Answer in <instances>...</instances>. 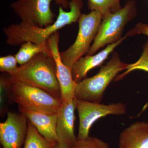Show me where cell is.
Returning a JSON list of instances; mask_svg holds the SVG:
<instances>
[{"mask_svg": "<svg viewBox=\"0 0 148 148\" xmlns=\"http://www.w3.org/2000/svg\"><path fill=\"white\" fill-rule=\"evenodd\" d=\"M83 5V0H71L69 11L64 10L63 8L59 6L58 15L55 22L45 28L22 21L5 27L3 32L6 38V43L12 47L27 42L36 44L47 43L48 38L59 29L77 21L82 14Z\"/></svg>", "mask_w": 148, "mask_h": 148, "instance_id": "cell-1", "label": "cell"}, {"mask_svg": "<svg viewBox=\"0 0 148 148\" xmlns=\"http://www.w3.org/2000/svg\"><path fill=\"white\" fill-rule=\"evenodd\" d=\"M10 76L24 84L38 88L61 100L55 61L51 54L40 53L18 66Z\"/></svg>", "mask_w": 148, "mask_h": 148, "instance_id": "cell-2", "label": "cell"}, {"mask_svg": "<svg viewBox=\"0 0 148 148\" xmlns=\"http://www.w3.org/2000/svg\"><path fill=\"white\" fill-rule=\"evenodd\" d=\"M128 64L121 61L118 53H113L112 58L94 76L85 78L77 83L75 98L82 101L101 103L106 88L119 73L126 70Z\"/></svg>", "mask_w": 148, "mask_h": 148, "instance_id": "cell-3", "label": "cell"}, {"mask_svg": "<svg viewBox=\"0 0 148 148\" xmlns=\"http://www.w3.org/2000/svg\"><path fill=\"white\" fill-rule=\"evenodd\" d=\"M7 77L11 101L18 106L29 110L49 113L58 112L62 107V100L45 90L12 78L9 74Z\"/></svg>", "mask_w": 148, "mask_h": 148, "instance_id": "cell-4", "label": "cell"}, {"mask_svg": "<svg viewBox=\"0 0 148 148\" xmlns=\"http://www.w3.org/2000/svg\"><path fill=\"white\" fill-rule=\"evenodd\" d=\"M136 2L129 0L119 10L107 14L103 18L98 34L87 56L93 55L100 48L119 40L127 23L137 15Z\"/></svg>", "mask_w": 148, "mask_h": 148, "instance_id": "cell-5", "label": "cell"}, {"mask_svg": "<svg viewBox=\"0 0 148 148\" xmlns=\"http://www.w3.org/2000/svg\"><path fill=\"white\" fill-rule=\"evenodd\" d=\"M103 18L101 13L97 11H92L88 14H81L77 21L79 31L75 41L68 49L60 52L64 65L72 69L75 62L88 52Z\"/></svg>", "mask_w": 148, "mask_h": 148, "instance_id": "cell-6", "label": "cell"}, {"mask_svg": "<svg viewBox=\"0 0 148 148\" xmlns=\"http://www.w3.org/2000/svg\"><path fill=\"white\" fill-rule=\"evenodd\" d=\"M53 1L64 9L69 7V0H16L10 6L21 21L45 28L55 21L56 14L51 8Z\"/></svg>", "mask_w": 148, "mask_h": 148, "instance_id": "cell-7", "label": "cell"}, {"mask_svg": "<svg viewBox=\"0 0 148 148\" xmlns=\"http://www.w3.org/2000/svg\"><path fill=\"white\" fill-rule=\"evenodd\" d=\"M74 101L79 118L78 140H83L88 138L92 124L101 118L109 115H123L126 112V106L121 103L106 105L75 98H74Z\"/></svg>", "mask_w": 148, "mask_h": 148, "instance_id": "cell-8", "label": "cell"}, {"mask_svg": "<svg viewBox=\"0 0 148 148\" xmlns=\"http://www.w3.org/2000/svg\"><path fill=\"white\" fill-rule=\"evenodd\" d=\"M60 34L56 32L48 38L47 43L50 53L55 61L56 75L61 88L63 103H70L74 100L77 83L74 80L72 69L64 65L60 56L58 49Z\"/></svg>", "mask_w": 148, "mask_h": 148, "instance_id": "cell-9", "label": "cell"}, {"mask_svg": "<svg viewBox=\"0 0 148 148\" xmlns=\"http://www.w3.org/2000/svg\"><path fill=\"white\" fill-rule=\"evenodd\" d=\"M5 121L0 123V141L2 148H21L25 143L28 119L23 114L8 112Z\"/></svg>", "mask_w": 148, "mask_h": 148, "instance_id": "cell-10", "label": "cell"}, {"mask_svg": "<svg viewBox=\"0 0 148 148\" xmlns=\"http://www.w3.org/2000/svg\"><path fill=\"white\" fill-rule=\"evenodd\" d=\"M19 112L23 114L47 140L54 143L59 142L56 132L58 112L49 113L29 110L18 106Z\"/></svg>", "mask_w": 148, "mask_h": 148, "instance_id": "cell-11", "label": "cell"}, {"mask_svg": "<svg viewBox=\"0 0 148 148\" xmlns=\"http://www.w3.org/2000/svg\"><path fill=\"white\" fill-rule=\"evenodd\" d=\"M127 38L125 36L116 42L108 45L106 48L95 55H86L79 58L72 68L74 80L78 83L86 78V75L90 70L101 66L108 58L110 53Z\"/></svg>", "mask_w": 148, "mask_h": 148, "instance_id": "cell-12", "label": "cell"}, {"mask_svg": "<svg viewBox=\"0 0 148 148\" xmlns=\"http://www.w3.org/2000/svg\"><path fill=\"white\" fill-rule=\"evenodd\" d=\"M75 109L74 99L70 103H63L57 115L56 129L59 141L71 147L77 140L74 130Z\"/></svg>", "mask_w": 148, "mask_h": 148, "instance_id": "cell-13", "label": "cell"}, {"mask_svg": "<svg viewBox=\"0 0 148 148\" xmlns=\"http://www.w3.org/2000/svg\"><path fill=\"white\" fill-rule=\"evenodd\" d=\"M119 148H148V122H136L122 131Z\"/></svg>", "mask_w": 148, "mask_h": 148, "instance_id": "cell-14", "label": "cell"}, {"mask_svg": "<svg viewBox=\"0 0 148 148\" xmlns=\"http://www.w3.org/2000/svg\"><path fill=\"white\" fill-rule=\"evenodd\" d=\"M40 53L51 54L47 43L36 44L31 42H27L21 45L15 56L18 64L21 66L30 61L35 55Z\"/></svg>", "mask_w": 148, "mask_h": 148, "instance_id": "cell-15", "label": "cell"}, {"mask_svg": "<svg viewBox=\"0 0 148 148\" xmlns=\"http://www.w3.org/2000/svg\"><path fill=\"white\" fill-rule=\"evenodd\" d=\"M56 143L47 140L28 120V130L24 148H52Z\"/></svg>", "mask_w": 148, "mask_h": 148, "instance_id": "cell-16", "label": "cell"}, {"mask_svg": "<svg viewBox=\"0 0 148 148\" xmlns=\"http://www.w3.org/2000/svg\"><path fill=\"white\" fill-rule=\"evenodd\" d=\"M121 0H88L87 7L89 10L97 11L101 13L103 18L107 14L114 13L122 8Z\"/></svg>", "mask_w": 148, "mask_h": 148, "instance_id": "cell-17", "label": "cell"}, {"mask_svg": "<svg viewBox=\"0 0 148 148\" xmlns=\"http://www.w3.org/2000/svg\"><path fill=\"white\" fill-rule=\"evenodd\" d=\"M135 70H142L148 72V41L143 46V54L137 62L128 64L126 71L123 73L116 76L115 81L121 79L127 74Z\"/></svg>", "mask_w": 148, "mask_h": 148, "instance_id": "cell-18", "label": "cell"}, {"mask_svg": "<svg viewBox=\"0 0 148 148\" xmlns=\"http://www.w3.org/2000/svg\"><path fill=\"white\" fill-rule=\"evenodd\" d=\"M1 88V115L3 116L5 112L7 113L9 103L11 101L10 97L7 76H2L0 79Z\"/></svg>", "mask_w": 148, "mask_h": 148, "instance_id": "cell-19", "label": "cell"}, {"mask_svg": "<svg viewBox=\"0 0 148 148\" xmlns=\"http://www.w3.org/2000/svg\"><path fill=\"white\" fill-rule=\"evenodd\" d=\"M72 148H110L109 144L96 138L89 137L83 140H77Z\"/></svg>", "mask_w": 148, "mask_h": 148, "instance_id": "cell-20", "label": "cell"}, {"mask_svg": "<svg viewBox=\"0 0 148 148\" xmlns=\"http://www.w3.org/2000/svg\"><path fill=\"white\" fill-rule=\"evenodd\" d=\"M17 60L15 55H8L0 58V71L3 73L11 74L16 71L17 66Z\"/></svg>", "mask_w": 148, "mask_h": 148, "instance_id": "cell-21", "label": "cell"}, {"mask_svg": "<svg viewBox=\"0 0 148 148\" xmlns=\"http://www.w3.org/2000/svg\"><path fill=\"white\" fill-rule=\"evenodd\" d=\"M139 34L145 35L148 36V25L147 24H143L141 22L138 23L135 28L129 30L126 33L125 36L127 37Z\"/></svg>", "mask_w": 148, "mask_h": 148, "instance_id": "cell-22", "label": "cell"}, {"mask_svg": "<svg viewBox=\"0 0 148 148\" xmlns=\"http://www.w3.org/2000/svg\"><path fill=\"white\" fill-rule=\"evenodd\" d=\"M71 146L69 145L66 143L59 141L52 148H72Z\"/></svg>", "mask_w": 148, "mask_h": 148, "instance_id": "cell-23", "label": "cell"}]
</instances>
